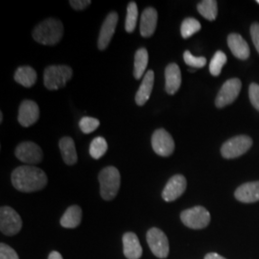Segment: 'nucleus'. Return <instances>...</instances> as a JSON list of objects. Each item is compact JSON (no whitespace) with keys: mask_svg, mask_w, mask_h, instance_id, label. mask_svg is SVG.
<instances>
[{"mask_svg":"<svg viewBox=\"0 0 259 259\" xmlns=\"http://www.w3.org/2000/svg\"><path fill=\"white\" fill-rule=\"evenodd\" d=\"M228 46L232 54L240 60H246L250 56V48L247 41L239 34L232 33L228 37Z\"/></svg>","mask_w":259,"mask_h":259,"instance_id":"nucleus-19","label":"nucleus"},{"mask_svg":"<svg viewBox=\"0 0 259 259\" xmlns=\"http://www.w3.org/2000/svg\"><path fill=\"white\" fill-rule=\"evenodd\" d=\"M123 251L128 259H139L142 256V247L139 237L134 232H127L123 235Z\"/></svg>","mask_w":259,"mask_h":259,"instance_id":"nucleus-15","label":"nucleus"},{"mask_svg":"<svg viewBox=\"0 0 259 259\" xmlns=\"http://www.w3.org/2000/svg\"><path fill=\"white\" fill-rule=\"evenodd\" d=\"M108 150V143L102 137H97L93 139L90 146V155L94 159H99L106 154Z\"/></svg>","mask_w":259,"mask_h":259,"instance_id":"nucleus-26","label":"nucleus"},{"mask_svg":"<svg viewBox=\"0 0 259 259\" xmlns=\"http://www.w3.org/2000/svg\"><path fill=\"white\" fill-rule=\"evenodd\" d=\"M157 23V10L149 7L143 11L140 19V34L143 37H152Z\"/></svg>","mask_w":259,"mask_h":259,"instance_id":"nucleus-16","label":"nucleus"},{"mask_svg":"<svg viewBox=\"0 0 259 259\" xmlns=\"http://www.w3.org/2000/svg\"><path fill=\"white\" fill-rule=\"evenodd\" d=\"M59 147L61 150V154L65 164L74 165L78 160V157H77V152L75 148L73 139L69 137H65L60 139Z\"/></svg>","mask_w":259,"mask_h":259,"instance_id":"nucleus-21","label":"nucleus"},{"mask_svg":"<svg viewBox=\"0 0 259 259\" xmlns=\"http://www.w3.org/2000/svg\"><path fill=\"white\" fill-rule=\"evenodd\" d=\"M69 4L76 11H82L88 8L92 4V1L91 0H70Z\"/></svg>","mask_w":259,"mask_h":259,"instance_id":"nucleus-34","label":"nucleus"},{"mask_svg":"<svg viewBox=\"0 0 259 259\" xmlns=\"http://www.w3.org/2000/svg\"><path fill=\"white\" fill-rule=\"evenodd\" d=\"M48 259H64L63 258V256H62V254L60 253V252H58V251H52V252H50V254H49V256H48Z\"/></svg>","mask_w":259,"mask_h":259,"instance_id":"nucleus-37","label":"nucleus"},{"mask_svg":"<svg viewBox=\"0 0 259 259\" xmlns=\"http://www.w3.org/2000/svg\"><path fill=\"white\" fill-rule=\"evenodd\" d=\"M2 121H3V113L0 112V123H2Z\"/></svg>","mask_w":259,"mask_h":259,"instance_id":"nucleus-38","label":"nucleus"},{"mask_svg":"<svg viewBox=\"0 0 259 259\" xmlns=\"http://www.w3.org/2000/svg\"><path fill=\"white\" fill-rule=\"evenodd\" d=\"M22 228V221L14 208L1 206L0 208V231L5 235H16Z\"/></svg>","mask_w":259,"mask_h":259,"instance_id":"nucleus-6","label":"nucleus"},{"mask_svg":"<svg viewBox=\"0 0 259 259\" xmlns=\"http://www.w3.org/2000/svg\"><path fill=\"white\" fill-rule=\"evenodd\" d=\"M148 51L145 48H139L135 55V69L134 76L136 79L139 80L144 74L145 69L148 65Z\"/></svg>","mask_w":259,"mask_h":259,"instance_id":"nucleus-24","label":"nucleus"},{"mask_svg":"<svg viewBox=\"0 0 259 259\" xmlns=\"http://www.w3.org/2000/svg\"><path fill=\"white\" fill-rule=\"evenodd\" d=\"M181 220L187 228L202 230L210 222V214L204 206H194L181 213Z\"/></svg>","mask_w":259,"mask_h":259,"instance_id":"nucleus-5","label":"nucleus"},{"mask_svg":"<svg viewBox=\"0 0 259 259\" xmlns=\"http://www.w3.org/2000/svg\"><path fill=\"white\" fill-rule=\"evenodd\" d=\"M204 259H227L225 258V257H223L221 256L220 254H218V253H215V252H210V253H207L205 256H204Z\"/></svg>","mask_w":259,"mask_h":259,"instance_id":"nucleus-36","label":"nucleus"},{"mask_svg":"<svg viewBox=\"0 0 259 259\" xmlns=\"http://www.w3.org/2000/svg\"><path fill=\"white\" fill-rule=\"evenodd\" d=\"M39 118V109L36 102L32 100H24L20 104L18 121L22 127L28 128L34 125Z\"/></svg>","mask_w":259,"mask_h":259,"instance_id":"nucleus-12","label":"nucleus"},{"mask_svg":"<svg viewBox=\"0 0 259 259\" xmlns=\"http://www.w3.org/2000/svg\"><path fill=\"white\" fill-rule=\"evenodd\" d=\"M72 75L73 71L68 65H50L45 70V85L49 91L60 90L72 78Z\"/></svg>","mask_w":259,"mask_h":259,"instance_id":"nucleus-4","label":"nucleus"},{"mask_svg":"<svg viewBox=\"0 0 259 259\" xmlns=\"http://www.w3.org/2000/svg\"><path fill=\"white\" fill-rule=\"evenodd\" d=\"M82 221V209L79 205L69 206L62 216L60 224L65 229H75Z\"/></svg>","mask_w":259,"mask_h":259,"instance_id":"nucleus-22","label":"nucleus"},{"mask_svg":"<svg viewBox=\"0 0 259 259\" xmlns=\"http://www.w3.org/2000/svg\"><path fill=\"white\" fill-rule=\"evenodd\" d=\"M201 30V23L193 18L185 19L181 26V34L184 38L192 37Z\"/></svg>","mask_w":259,"mask_h":259,"instance_id":"nucleus-28","label":"nucleus"},{"mask_svg":"<svg viewBox=\"0 0 259 259\" xmlns=\"http://www.w3.org/2000/svg\"><path fill=\"white\" fill-rule=\"evenodd\" d=\"M32 36L40 45L55 46L64 36V25L59 19H47L37 24Z\"/></svg>","mask_w":259,"mask_h":259,"instance_id":"nucleus-2","label":"nucleus"},{"mask_svg":"<svg viewBox=\"0 0 259 259\" xmlns=\"http://www.w3.org/2000/svg\"><path fill=\"white\" fill-rule=\"evenodd\" d=\"M155 74L153 70H149L142 80V83L139 87V91L136 94V103L139 106H144L151 96V93L154 88Z\"/></svg>","mask_w":259,"mask_h":259,"instance_id":"nucleus-20","label":"nucleus"},{"mask_svg":"<svg viewBox=\"0 0 259 259\" xmlns=\"http://www.w3.org/2000/svg\"><path fill=\"white\" fill-rule=\"evenodd\" d=\"M235 198L242 203L250 204L259 201V182L246 183L235 191Z\"/></svg>","mask_w":259,"mask_h":259,"instance_id":"nucleus-17","label":"nucleus"},{"mask_svg":"<svg viewBox=\"0 0 259 259\" xmlns=\"http://www.w3.org/2000/svg\"><path fill=\"white\" fill-rule=\"evenodd\" d=\"M250 35L253 41V45L256 48L257 52L259 53V24L258 23H253L250 26Z\"/></svg>","mask_w":259,"mask_h":259,"instance_id":"nucleus-35","label":"nucleus"},{"mask_svg":"<svg viewBox=\"0 0 259 259\" xmlns=\"http://www.w3.org/2000/svg\"><path fill=\"white\" fill-rule=\"evenodd\" d=\"M252 145V140L248 136H238L229 139L223 144L221 154L223 157L228 159L240 157Z\"/></svg>","mask_w":259,"mask_h":259,"instance_id":"nucleus-7","label":"nucleus"},{"mask_svg":"<svg viewBox=\"0 0 259 259\" xmlns=\"http://www.w3.org/2000/svg\"><path fill=\"white\" fill-rule=\"evenodd\" d=\"M186 179L183 175H175L172 177L167 183L163 191L162 199L165 202H173L180 198L186 189Z\"/></svg>","mask_w":259,"mask_h":259,"instance_id":"nucleus-14","label":"nucleus"},{"mask_svg":"<svg viewBox=\"0 0 259 259\" xmlns=\"http://www.w3.org/2000/svg\"><path fill=\"white\" fill-rule=\"evenodd\" d=\"M249 97L252 106L259 111V84L251 83L249 88Z\"/></svg>","mask_w":259,"mask_h":259,"instance_id":"nucleus-33","label":"nucleus"},{"mask_svg":"<svg viewBox=\"0 0 259 259\" xmlns=\"http://www.w3.org/2000/svg\"><path fill=\"white\" fill-rule=\"evenodd\" d=\"M256 2H257V3H258V4H259V0H257V1H256Z\"/></svg>","mask_w":259,"mask_h":259,"instance_id":"nucleus-39","label":"nucleus"},{"mask_svg":"<svg viewBox=\"0 0 259 259\" xmlns=\"http://www.w3.org/2000/svg\"><path fill=\"white\" fill-rule=\"evenodd\" d=\"M16 157L26 164H37L42 160L44 153L40 147L34 142H21L16 149Z\"/></svg>","mask_w":259,"mask_h":259,"instance_id":"nucleus-11","label":"nucleus"},{"mask_svg":"<svg viewBox=\"0 0 259 259\" xmlns=\"http://www.w3.org/2000/svg\"><path fill=\"white\" fill-rule=\"evenodd\" d=\"M118 21V15L116 12L110 13L105 21L103 22L102 27L98 37V48L100 50H105L111 42V38L115 32L116 25Z\"/></svg>","mask_w":259,"mask_h":259,"instance_id":"nucleus-13","label":"nucleus"},{"mask_svg":"<svg viewBox=\"0 0 259 259\" xmlns=\"http://www.w3.org/2000/svg\"><path fill=\"white\" fill-rule=\"evenodd\" d=\"M241 81L237 78L230 79L223 84L220 92L218 93L215 105L217 108H224L231 105L238 97L241 91Z\"/></svg>","mask_w":259,"mask_h":259,"instance_id":"nucleus-10","label":"nucleus"},{"mask_svg":"<svg viewBox=\"0 0 259 259\" xmlns=\"http://www.w3.org/2000/svg\"><path fill=\"white\" fill-rule=\"evenodd\" d=\"M197 9L204 19H207L209 21H213L217 18L218 6H217V1H215V0L201 1L198 4Z\"/></svg>","mask_w":259,"mask_h":259,"instance_id":"nucleus-25","label":"nucleus"},{"mask_svg":"<svg viewBox=\"0 0 259 259\" xmlns=\"http://www.w3.org/2000/svg\"><path fill=\"white\" fill-rule=\"evenodd\" d=\"M99 125H100V122L98 119L90 117V116H84L79 122L80 129L83 132V134L93 133L95 130L98 129Z\"/></svg>","mask_w":259,"mask_h":259,"instance_id":"nucleus-30","label":"nucleus"},{"mask_svg":"<svg viewBox=\"0 0 259 259\" xmlns=\"http://www.w3.org/2000/svg\"><path fill=\"white\" fill-rule=\"evenodd\" d=\"M182 84V73L179 65L169 64L165 68V91L173 95L179 91Z\"/></svg>","mask_w":259,"mask_h":259,"instance_id":"nucleus-18","label":"nucleus"},{"mask_svg":"<svg viewBox=\"0 0 259 259\" xmlns=\"http://www.w3.org/2000/svg\"><path fill=\"white\" fill-rule=\"evenodd\" d=\"M152 147L158 156L169 157L175 150V142L166 130L158 129L153 134Z\"/></svg>","mask_w":259,"mask_h":259,"instance_id":"nucleus-9","label":"nucleus"},{"mask_svg":"<svg viewBox=\"0 0 259 259\" xmlns=\"http://www.w3.org/2000/svg\"><path fill=\"white\" fill-rule=\"evenodd\" d=\"M227 56L222 51H217L209 65V71L213 76H219L222 72V68L227 63Z\"/></svg>","mask_w":259,"mask_h":259,"instance_id":"nucleus-29","label":"nucleus"},{"mask_svg":"<svg viewBox=\"0 0 259 259\" xmlns=\"http://www.w3.org/2000/svg\"><path fill=\"white\" fill-rule=\"evenodd\" d=\"M11 180L14 187L24 193L39 191L47 185V174L41 169L31 165L16 168L12 172Z\"/></svg>","mask_w":259,"mask_h":259,"instance_id":"nucleus-1","label":"nucleus"},{"mask_svg":"<svg viewBox=\"0 0 259 259\" xmlns=\"http://www.w3.org/2000/svg\"><path fill=\"white\" fill-rule=\"evenodd\" d=\"M138 17H139V9L136 2H130L127 8V17L125 21V30L128 33H132L135 31L137 27L138 22Z\"/></svg>","mask_w":259,"mask_h":259,"instance_id":"nucleus-27","label":"nucleus"},{"mask_svg":"<svg viewBox=\"0 0 259 259\" xmlns=\"http://www.w3.org/2000/svg\"><path fill=\"white\" fill-rule=\"evenodd\" d=\"M146 239L154 255L157 258H166L169 254V242L164 232L157 228H152L147 232Z\"/></svg>","mask_w":259,"mask_h":259,"instance_id":"nucleus-8","label":"nucleus"},{"mask_svg":"<svg viewBox=\"0 0 259 259\" xmlns=\"http://www.w3.org/2000/svg\"><path fill=\"white\" fill-rule=\"evenodd\" d=\"M185 64L193 68H202L206 65V59L204 57H195L188 50L184 53Z\"/></svg>","mask_w":259,"mask_h":259,"instance_id":"nucleus-31","label":"nucleus"},{"mask_svg":"<svg viewBox=\"0 0 259 259\" xmlns=\"http://www.w3.org/2000/svg\"><path fill=\"white\" fill-rule=\"evenodd\" d=\"M101 197L106 201L113 200L120 188V173L117 168L105 167L99 173Z\"/></svg>","mask_w":259,"mask_h":259,"instance_id":"nucleus-3","label":"nucleus"},{"mask_svg":"<svg viewBox=\"0 0 259 259\" xmlns=\"http://www.w3.org/2000/svg\"><path fill=\"white\" fill-rule=\"evenodd\" d=\"M0 259H19L17 251L8 245L0 244Z\"/></svg>","mask_w":259,"mask_h":259,"instance_id":"nucleus-32","label":"nucleus"},{"mask_svg":"<svg viewBox=\"0 0 259 259\" xmlns=\"http://www.w3.org/2000/svg\"><path fill=\"white\" fill-rule=\"evenodd\" d=\"M14 79L19 84L25 88H31L37 82V72L29 65L20 66L17 69Z\"/></svg>","mask_w":259,"mask_h":259,"instance_id":"nucleus-23","label":"nucleus"}]
</instances>
